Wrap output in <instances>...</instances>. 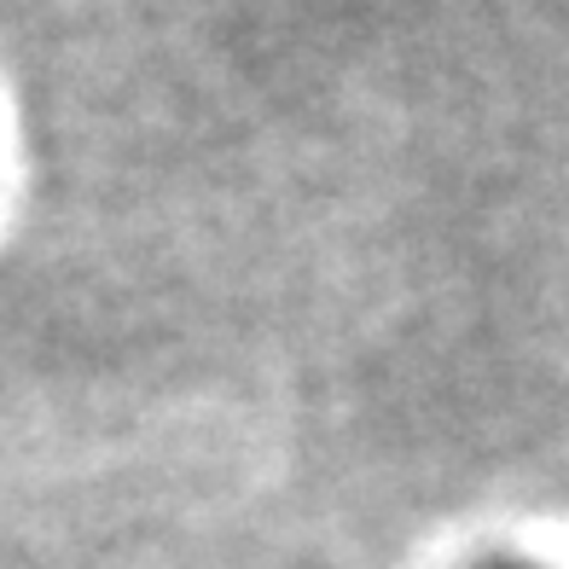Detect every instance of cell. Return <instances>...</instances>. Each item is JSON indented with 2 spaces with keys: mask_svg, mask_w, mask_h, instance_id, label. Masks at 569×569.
<instances>
[{
  "mask_svg": "<svg viewBox=\"0 0 569 569\" xmlns=\"http://www.w3.org/2000/svg\"><path fill=\"white\" fill-rule=\"evenodd\" d=\"M477 569H535V563H517V558H482Z\"/></svg>",
  "mask_w": 569,
  "mask_h": 569,
  "instance_id": "6da1fadb",
  "label": "cell"
}]
</instances>
